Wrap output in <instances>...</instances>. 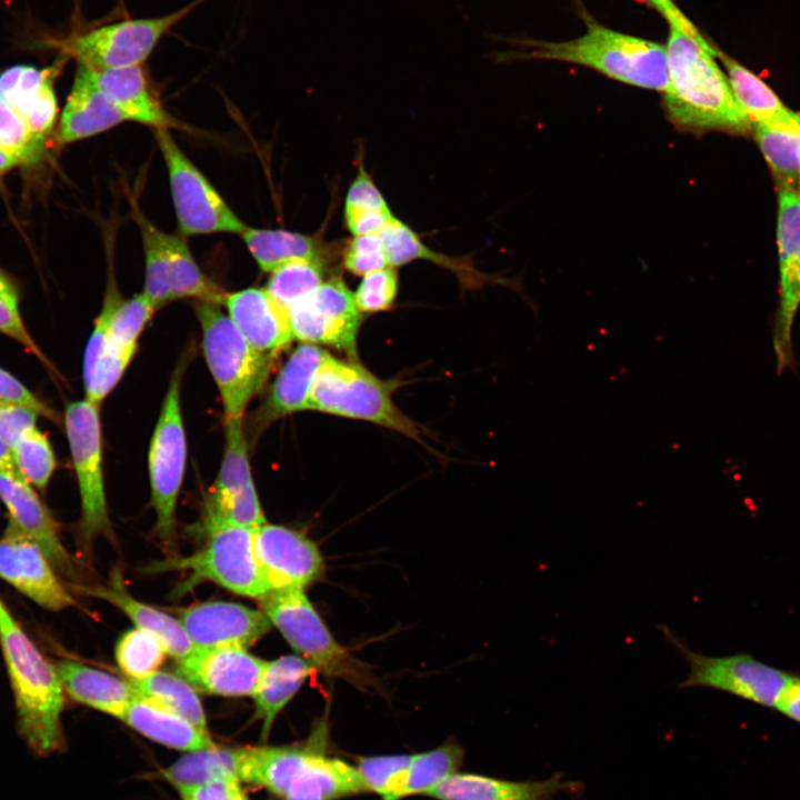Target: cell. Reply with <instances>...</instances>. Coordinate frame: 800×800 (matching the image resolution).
<instances>
[{"mask_svg":"<svg viewBox=\"0 0 800 800\" xmlns=\"http://www.w3.org/2000/svg\"><path fill=\"white\" fill-rule=\"evenodd\" d=\"M666 50L668 83L663 104L678 129L693 133H751V123L717 62V47L702 33L669 27Z\"/></svg>","mask_w":800,"mask_h":800,"instance_id":"obj_1","label":"cell"},{"mask_svg":"<svg viewBox=\"0 0 800 800\" xmlns=\"http://www.w3.org/2000/svg\"><path fill=\"white\" fill-rule=\"evenodd\" d=\"M0 649L13 693L18 731L37 756L63 747L64 688L56 669L0 597Z\"/></svg>","mask_w":800,"mask_h":800,"instance_id":"obj_2","label":"cell"},{"mask_svg":"<svg viewBox=\"0 0 800 800\" xmlns=\"http://www.w3.org/2000/svg\"><path fill=\"white\" fill-rule=\"evenodd\" d=\"M586 32L564 41L522 39L517 60L573 63L612 80L664 92L668 83L666 44L610 29L581 8Z\"/></svg>","mask_w":800,"mask_h":800,"instance_id":"obj_3","label":"cell"},{"mask_svg":"<svg viewBox=\"0 0 800 800\" xmlns=\"http://www.w3.org/2000/svg\"><path fill=\"white\" fill-rule=\"evenodd\" d=\"M259 602L271 624L317 671L342 679L361 690L380 687L371 668L334 639L304 590H273Z\"/></svg>","mask_w":800,"mask_h":800,"instance_id":"obj_4","label":"cell"},{"mask_svg":"<svg viewBox=\"0 0 800 800\" xmlns=\"http://www.w3.org/2000/svg\"><path fill=\"white\" fill-rule=\"evenodd\" d=\"M207 364L219 389L224 419L243 417L249 401L261 390L274 357L254 349L221 306L197 301Z\"/></svg>","mask_w":800,"mask_h":800,"instance_id":"obj_5","label":"cell"},{"mask_svg":"<svg viewBox=\"0 0 800 800\" xmlns=\"http://www.w3.org/2000/svg\"><path fill=\"white\" fill-rule=\"evenodd\" d=\"M397 387L357 362L329 354L314 379L308 410L373 422L420 441L418 424L393 403Z\"/></svg>","mask_w":800,"mask_h":800,"instance_id":"obj_6","label":"cell"},{"mask_svg":"<svg viewBox=\"0 0 800 800\" xmlns=\"http://www.w3.org/2000/svg\"><path fill=\"white\" fill-rule=\"evenodd\" d=\"M144 254L143 293L159 309L177 299L224 304L228 292L212 281L194 260L184 236L160 230L134 207Z\"/></svg>","mask_w":800,"mask_h":800,"instance_id":"obj_7","label":"cell"},{"mask_svg":"<svg viewBox=\"0 0 800 800\" xmlns=\"http://www.w3.org/2000/svg\"><path fill=\"white\" fill-rule=\"evenodd\" d=\"M663 638L689 667L680 688H708L776 710L787 686L796 674L763 662L748 652L708 656L692 651L672 630L660 624Z\"/></svg>","mask_w":800,"mask_h":800,"instance_id":"obj_8","label":"cell"},{"mask_svg":"<svg viewBox=\"0 0 800 800\" xmlns=\"http://www.w3.org/2000/svg\"><path fill=\"white\" fill-rule=\"evenodd\" d=\"M63 421L80 493V542L88 550L96 538L113 536L102 474L99 404L87 399L70 402Z\"/></svg>","mask_w":800,"mask_h":800,"instance_id":"obj_9","label":"cell"},{"mask_svg":"<svg viewBox=\"0 0 800 800\" xmlns=\"http://www.w3.org/2000/svg\"><path fill=\"white\" fill-rule=\"evenodd\" d=\"M167 167L179 232L187 236L237 233L248 227L176 143L168 129H154Z\"/></svg>","mask_w":800,"mask_h":800,"instance_id":"obj_10","label":"cell"},{"mask_svg":"<svg viewBox=\"0 0 800 800\" xmlns=\"http://www.w3.org/2000/svg\"><path fill=\"white\" fill-rule=\"evenodd\" d=\"M183 569L191 572V582L212 581L234 593L257 600L270 592L260 570L254 548L253 529L223 527L208 532L204 547L187 557L157 562L152 571Z\"/></svg>","mask_w":800,"mask_h":800,"instance_id":"obj_11","label":"cell"},{"mask_svg":"<svg viewBox=\"0 0 800 800\" xmlns=\"http://www.w3.org/2000/svg\"><path fill=\"white\" fill-rule=\"evenodd\" d=\"M204 0L148 19H129L92 29L61 44L63 53L93 71L141 66L160 39Z\"/></svg>","mask_w":800,"mask_h":800,"instance_id":"obj_12","label":"cell"},{"mask_svg":"<svg viewBox=\"0 0 800 800\" xmlns=\"http://www.w3.org/2000/svg\"><path fill=\"white\" fill-rule=\"evenodd\" d=\"M183 368L184 363H179L171 376L148 458L156 528L166 542L173 537L176 503L186 468L187 443L180 407Z\"/></svg>","mask_w":800,"mask_h":800,"instance_id":"obj_13","label":"cell"},{"mask_svg":"<svg viewBox=\"0 0 800 800\" xmlns=\"http://www.w3.org/2000/svg\"><path fill=\"white\" fill-rule=\"evenodd\" d=\"M779 303L773 322V352L780 374L794 363L792 327L800 308V187L776 182Z\"/></svg>","mask_w":800,"mask_h":800,"instance_id":"obj_14","label":"cell"},{"mask_svg":"<svg viewBox=\"0 0 800 800\" xmlns=\"http://www.w3.org/2000/svg\"><path fill=\"white\" fill-rule=\"evenodd\" d=\"M288 312L293 338L354 354L361 313L353 294L339 277L326 280L313 293L293 303Z\"/></svg>","mask_w":800,"mask_h":800,"instance_id":"obj_15","label":"cell"},{"mask_svg":"<svg viewBox=\"0 0 800 800\" xmlns=\"http://www.w3.org/2000/svg\"><path fill=\"white\" fill-rule=\"evenodd\" d=\"M253 548L270 591L304 590L323 576L318 546L297 530L266 522L253 529Z\"/></svg>","mask_w":800,"mask_h":800,"instance_id":"obj_16","label":"cell"},{"mask_svg":"<svg viewBox=\"0 0 800 800\" xmlns=\"http://www.w3.org/2000/svg\"><path fill=\"white\" fill-rule=\"evenodd\" d=\"M0 578L46 610L76 604L42 548L10 524L0 537Z\"/></svg>","mask_w":800,"mask_h":800,"instance_id":"obj_17","label":"cell"},{"mask_svg":"<svg viewBox=\"0 0 800 800\" xmlns=\"http://www.w3.org/2000/svg\"><path fill=\"white\" fill-rule=\"evenodd\" d=\"M0 500L8 512V524L31 537L60 576L79 580V568L59 537L58 524L14 467L0 470Z\"/></svg>","mask_w":800,"mask_h":800,"instance_id":"obj_18","label":"cell"},{"mask_svg":"<svg viewBox=\"0 0 800 800\" xmlns=\"http://www.w3.org/2000/svg\"><path fill=\"white\" fill-rule=\"evenodd\" d=\"M180 622L197 650L247 648L271 628L263 611L227 601L203 602L180 613Z\"/></svg>","mask_w":800,"mask_h":800,"instance_id":"obj_19","label":"cell"},{"mask_svg":"<svg viewBox=\"0 0 800 800\" xmlns=\"http://www.w3.org/2000/svg\"><path fill=\"white\" fill-rule=\"evenodd\" d=\"M266 661L244 648L197 650L178 662V671L194 689L222 697L253 696Z\"/></svg>","mask_w":800,"mask_h":800,"instance_id":"obj_20","label":"cell"},{"mask_svg":"<svg viewBox=\"0 0 800 800\" xmlns=\"http://www.w3.org/2000/svg\"><path fill=\"white\" fill-rule=\"evenodd\" d=\"M228 316L258 351L274 357L293 338L288 309L266 288H247L227 294Z\"/></svg>","mask_w":800,"mask_h":800,"instance_id":"obj_21","label":"cell"},{"mask_svg":"<svg viewBox=\"0 0 800 800\" xmlns=\"http://www.w3.org/2000/svg\"><path fill=\"white\" fill-rule=\"evenodd\" d=\"M64 59L38 69L14 66L0 74V101L12 108L32 132L47 138L56 122L58 103L54 81Z\"/></svg>","mask_w":800,"mask_h":800,"instance_id":"obj_22","label":"cell"},{"mask_svg":"<svg viewBox=\"0 0 800 800\" xmlns=\"http://www.w3.org/2000/svg\"><path fill=\"white\" fill-rule=\"evenodd\" d=\"M328 731L327 722L320 721L299 746L243 748L240 781L263 787L284 799L309 756L328 744Z\"/></svg>","mask_w":800,"mask_h":800,"instance_id":"obj_23","label":"cell"},{"mask_svg":"<svg viewBox=\"0 0 800 800\" xmlns=\"http://www.w3.org/2000/svg\"><path fill=\"white\" fill-rule=\"evenodd\" d=\"M124 121H128L127 117L101 91L91 70L78 63L57 130V142L72 143L99 134Z\"/></svg>","mask_w":800,"mask_h":800,"instance_id":"obj_24","label":"cell"},{"mask_svg":"<svg viewBox=\"0 0 800 800\" xmlns=\"http://www.w3.org/2000/svg\"><path fill=\"white\" fill-rule=\"evenodd\" d=\"M328 356L324 349L312 343H302L292 352L254 418L257 430L288 414L308 410L314 379Z\"/></svg>","mask_w":800,"mask_h":800,"instance_id":"obj_25","label":"cell"},{"mask_svg":"<svg viewBox=\"0 0 800 800\" xmlns=\"http://www.w3.org/2000/svg\"><path fill=\"white\" fill-rule=\"evenodd\" d=\"M86 594L100 598L119 608L137 628L154 634L164 646L167 653L181 662L191 657L197 648L190 640L180 620L133 598L127 590L122 573L113 569L107 586L77 587Z\"/></svg>","mask_w":800,"mask_h":800,"instance_id":"obj_26","label":"cell"},{"mask_svg":"<svg viewBox=\"0 0 800 800\" xmlns=\"http://www.w3.org/2000/svg\"><path fill=\"white\" fill-rule=\"evenodd\" d=\"M559 774L541 781H511L474 773H453L429 790L437 800H552L572 789Z\"/></svg>","mask_w":800,"mask_h":800,"instance_id":"obj_27","label":"cell"},{"mask_svg":"<svg viewBox=\"0 0 800 800\" xmlns=\"http://www.w3.org/2000/svg\"><path fill=\"white\" fill-rule=\"evenodd\" d=\"M91 73L101 91L124 113L128 121L149 126L153 130L179 127L152 94L141 66L91 70Z\"/></svg>","mask_w":800,"mask_h":800,"instance_id":"obj_28","label":"cell"},{"mask_svg":"<svg viewBox=\"0 0 800 800\" xmlns=\"http://www.w3.org/2000/svg\"><path fill=\"white\" fill-rule=\"evenodd\" d=\"M731 91L748 118L754 124L800 130V114L789 109L760 77L717 48Z\"/></svg>","mask_w":800,"mask_h":800,"instance_id":"obj_29","label":"cell"},{"mask_svg":"<svg viewBox=\"0 0 800 800\" xmlns=\"http://www.w3.org/2000/svg\"><path fill=\"white\" fill-rule=\"evenodd\" d=\"M121 720L144 737L168 748L191 752L216 746L208 731L139 694L131 700Z\"/></svg>","mask_w":800,"mask_h":800,"instance_id":"obj_30","label":"cell"},{"mask_svg":"<svg viewBox=\"0 0 800 800\" xmlns=\"http://www.w3.org/2000/svg\"><path fill=\"white\" fill-rule=\"evenodd\" d=\"M54 666L73 700L119 719L137 696L129 681L81 662L60 660Z\"/></svg>","mask_w":800,"mask_h":800,"instance_id":"obj_31","label":"cell"},{"mask_svg":"<svg viewBox=\"0 0 800 800\" xmlns=\"http://www.w3.org/2000/svg\"><path fill=\"white\" fill-rule=\"evenodd\" d=\"M319 747L290 787L284 800H338L367 792L356 767L326 754Z\"/></svg>","mask_w":800,"mask_h":800,"instance_id":"obj_32","label":"cell"},{"mask_svg":"<svg viewBox=\"0 0 800 800\" xmlns=\"http://www.w3.org/2000/svg\"><path fill=\"white\" fill-rule=\"evenodd\" d=\"M316 669L301 656L288 654L266 661L253 693L256 717L262 721L261 738L266 740L274 719L299 691Z\"/></svg>","mask_w":800,"mask_h":800,"instance_id":"obj_33","label":"cell"},{"mask_svg":"<svg viewBox=\"0 0 800 800\" xmlns=\"http://www.w3.org/2000/svg\"><path fill=\"white\" fill-rule=\"evenodd\" d=\"M250 254L264 272L298 259L323 260L324 249L312 236L288 230L247 227L240 234Z\"/></svg>","mask_w":800,"mask_h":800,"instance_id":"obj_34","label":"cell"},{"mask_svg":"<svg viewBox=\"0 0 800 800\" xmlns=\"http://www.w3.org/2000/svg\"><path fill=\"white\" fill-rule=\"evenodd\" d=\"M243 748L213 746L188 752L161 774L176 786H198L213 781L239 780Z\"/></svg>","mask_w":800,"mask_h":800,"instance_id":"obj_35","label":"cell"},{"mask_svg":"<svg viewBox=\"0 0 800 800\" xmlns=\"http://www.w3.org/2000/svg\"><path fill=\"white\" fill-rule=\"evenodd\" d=\"M344 217L353 236L379 234L396 219L363 167L347 192Z\"/></svg>","mask_w":800,"mask_h":800,"instance_id":"obj_36","label":"cell"},{"mask_svg":"<svg viewBox=\"0 0 800 800\" xmlns=\"http://www.w3.org/2000/svg\"><path fill=\"white\" fill-rule=\"evenodd\" d=\"M136 693L188 719L203 731L207 719L196 689L182 677L156 671L140 680L129 681Z\"/></svg>","mask_w":800,"mask_h":800,"instance_id":"obj_37","label":"cell"},{"mask_svg":"<svg viewBox=\"0 0 800 800\" xmlns=\"http://www.w3.org/2000/svg\"><path fill=\"white\" fill-rule=\"evenodd\" d=\"M391 267L402 266L416 259L432 261L454 271L460 279L471 282L482 276L461 259L442 256L426 247L414 231L397 218L379 233Z\"/></svg>","mask_w":800,"mask_h":800,"instance_id":"obj_38","label":"cell"},{"mask_svg":"<svg viewBox=\"0 0 800 800\" xmlns=\"http://www.w3.org/2000/svg\"><path fill=\"white\" fill-rule=\"evenodd\" d=\"M463 748L448 741L432 750L411 756L406 770L402 798L424 794L449 776L459 772Z\"/></svg>","mask_w":800,"mask_h":800,"instance_id":"obj_39","label":"cell"},{"mask_svg":"<svg viewBox=\"0 0 800 800\" xmlns=\"http://www.w3.org/2000/svg\"><path fill=\"white\" fill-rule=\"evenodd\" d=\"M751 133L773 173L774 181L799 187L800 130L754 124Z\"/></svg>","mask_w":800,"mask_h":800,"instance_id":"obj_40","label":"cell"},{"mask_svg":"<svg viewBox=\"0 0 800 800\" xmlns=\"http://www.w3.org/2000/svg\"><path fill=\"white\" fill-rule=\"evenodd\" d=\"M243 417L224 419V450L210 497L221 498L252 483Z\"/></svg>","mask_w":800,"mask_h":800,"instance_id":"obj_41","label":"cell"},{"mask_svg":"<svg viewBox=\"0 0 800 800\" xmlns=\"http://www.w3.org/2000/svg\"><path fill=\"white\" fill-rule=\"evenodd\" d=\"M263 523L266 519L253 482L234 494L207 500L202 521L207 533L223 527L254 529Z\"/></svg>","mask_w":800,"mask_h":800,"instance_id":"obj_42","label":"cell"},{"mask_svg":"<svg viewBox=\"0 0 800 800\" xmlns=\"http://www.w3.org/2000/svg\"><path fill=\"white\" fill-rule=\"evenodd\" d=\"M323 260L298 259L270 272L267 291L284 308L313 293L324 280Z\"/></svg>","mask_w":800,"mask_h":800,"instance_id":"obj_43","label":"cell"},{"mask_svg":"<svg viewBox=\"0 0 800 800\" xmlns=\"http://www.w3.org/2000/svg\"><path fill=\"white\" fill-rule=\"evenodd\" d=\"M156 310L143 292L120 298L110 316L107 350L134 354L138 338Z\"/></svg>","mask_w":800,"mask_h":800,"instance_id":"obj_44","label":"cell"},{"mask_svg":"<svg viewBox=\"0 0 800 800\" xmlns=\"http://www.w3.org/2000/svg\"><path fill=\"white\" fill-rule=\"evenodd\" d=\"M11 450L17 471L33 488L44 490L57 463L47 436L34 426L20 436Z\"/></svg>","mask_w":800,"mask_h":800,"instance_id":"obj_45","label":"cell"},{"mask_svg":"<svg viewBox=\"0 0 800 800\" xmlns=\"http://www.w3.org/2000/svg\"><path fill=\"white\" fill-rule=\"evenodd\" d=\"M166 653L164 646L154 634L139 628L122 634L116 644V661L131 680L143 679L158 671Z\"/></svg>","mask_w":800,"mask_h":800,"instance_id":"obj_46","label":"cell"},{"mask_svg":"<svg viewBox=\"0 0 800 800\" xmlns=\"http://www.w3.org/2000/svg\"><path fill=\"white\" fill-rule=\"evenodd\" d=\"M410 759L409 754L359 757L356 768L367 792H376L383 800H400Z\"/></svg>","mask_w":800,"mask_h":800,"instance_id":"obj_47","label":"cell"},{"mask_svg":"<svg viewBox=\"0 0 800 800\" xmlns=\"http://www.w3.org/2000/svg\"><path fill=\"white\" fill-rule=\"evenodd\" d=\"M46 138L28 127L8 104L0 101V149L13 157L19 166L33 164L44 153Z\"/></svg>","mask_w":800,"mask_h":800,"instance_id":"obj_48","label":"cell"},{"mask_svg":"<svg viewBox=\"0 0 800 800\" xmlns=\"http://www.w3.org/2000/svg\"><path fill=\"white\" fill-rule=\"evenodd\" d=\"M397 291L398 273L388 267L364 276L353 299L360 312H378L392 306Z\"/></svg>","mask_w":800,"mask_h":800,"instance_id":"obj_49","label":"cell"},{"mask_svg":"<svg viewBox=\"0 0 800 800\" xmlns=\"http://www.w3.org/2000/svg\"><path fill=\"white\" fill-rule=\"evenodd\" d=\"M343 264L357 276L391 267L379 234L354 236L343 252Z\"/></svg>","mask_w":800,"mask_h":800,"instance_id":"obj_50","label":"cell"},{"mask_svg":"<svg viewBox=\"0 0 800 800\" xmlns=\"http://www.w3.org/2000/svg\"><path fill=\"white\" fill-rule=\"evenodd\" d=\"M0 333L13 339L21 344L23 349L37 357V359L52 370L53 366L48 361L44 353L38 347L31 334L29 333L23 320L19 313V308L8 303L0 297Z\"/></svg>","mask_w":800,"mask_h":800,"instance_id":"obj_51","label":"cell"},{"mask_svg":"<svg viewBox=\"0 0 800 800\" xmlns=\"http://www.w3.org/2000/svg\"><path fill=\"white\" fill-rule=\"evenodd\" d=\"M38 417L30 408L0 399V437L12 447L21 434L37 426Z\"/></svg>","mask_w":800,"mask_h":800,"instance_id":"obj_52","label":"cell"},{"mask_svg":"<svg viewBox=\"0 0 800 800\" xmlns=\"http://www.w3.org/2000/svg\"><path fill=\"white\" fill-rule=\"evenodd\" d=\"M0 399L24 406L36 411L40 417L54 422L58 421L54 410L2 368H0Z\"/></svg>","mask_w":800,"mask_h":800,"instance_id":"obj_53","label":"cell"},{"mask_svg":"<svg viewBox=\"0 0 800 800\" xmlns=\"http://www.w3.org/2000/svg\"><path fill=\"white\" fill-rule=\"evenodd\" d=\"M656 10L668 23L691 34H701L694 23L682 12L673 0H641Z\"/></svg>","mask_w":800,"mask_h":800,"instance_id":"obj_54","label":"cell"},{"mask_svg":"<svg viewBox=\"0 0 800 800\" xmlns=\"http://www.w3.org/2000/svg\"><path fill=\"white\" fill-rule=\"evenodd\" d=\"M229 781H213L198 786H176V788L182 800H227Z\"/></svg>","mask_w":800,"mask_h":800,"instance_id":"obj_55","label":"cell"},{"mask_svg":"<svg viewBox=\"0 0 800 800\" xmlns=\"http://www.w3.org/2000/svg\"><path fill=\"white\" fill-rule=\"evenodd\" d=\"M776 711L800 723V674L796 673L783 691Z\"/></svg>","mask_w":800,"mask_h":800,"instance_id":"obj_56","label":"cell"},{"mask_svg":"<svg viewBox=\"0 0 800 800\" xmlns=\"http://www.w3.org/2000/svg\"><path fill=\"white\" fill-rule=\"evenodd\" d=\"M0 297L11 306L19 308L18 287L2 269H0Z\"/></svg>","mask_w":800,"mask_h":800,"instance_id":"obj_57","label":"cell"},{"mask_svg":"<svg viewBox=\"0 0 800 800\" xmlns=\"http://www.w3.org/2000/svg\"><path fill=\"white\" fill-rule=\"evenodd\" d=\"M11 447L0 437V470L13 468Z\"/></svg>","mask_w":800,"mask_h":800,"instance_id":"obj_58","label":"cell"},{"mask_svg":"<svg viewBox=\"0 0 800 800\" xmlns=\"http://www.w3.org/2000/svg\"><path fill=\"white\" fill-rule=\"evenodd\" d=\"M239 782V780L229 781L227 800H249Z\"/></svg>","mask_w":800,"mask_h":800,"instance_id":"obj_59","label":"cell"},{"mask_svg":"<svg viewBox=\"0 0 800 800\" xmlns=\"http://www.w3.org/2000/svg\"><path fill=\"white\" fill-rule=\"evenodd\" d=\"M16 166H19L18 161L0 149V177L10 171Z\"/></svg>","mask_w":800,"mask_h":800,"instance_id":"obj_60","label":"cell"}]
</instances>
